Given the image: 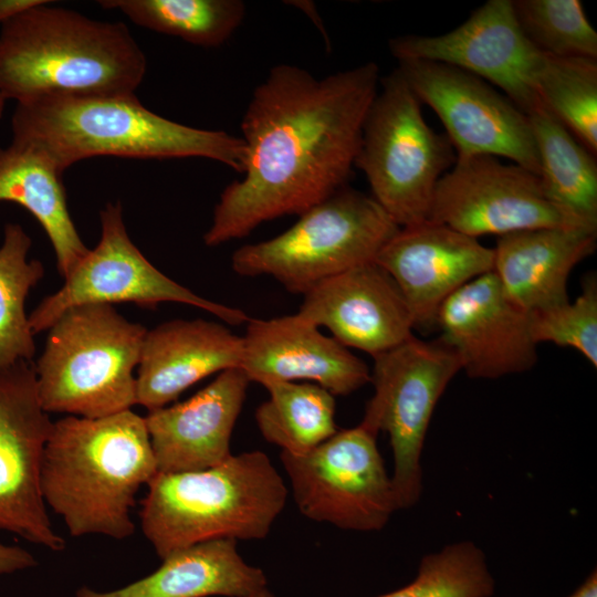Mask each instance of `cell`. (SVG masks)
Returning a JSON list of instances; mask_svg holds the SVG:
<instances>
[{"label":"cell","mask_w":597,"mask_h":597,"mask_svg":"<svg viewBox=\"0 0 597 597\" xmlns=\"http://www.w3.org/2000/svg\"><path fill=\"white\" fill-rule=\"evenodd\" d=\"M379 83L374 62L322 78L296 65L273 66L242 118L243 177L220 195L205 244L300 216L346 187Z\"/></svg>","instance_id":"1"},{"label":"cell","mask_w":597,"mask_h":597,"mask_svg":"<svg viewBox=\"0 0 597 597\" xmlns=\"http://www.w3.org/2000/svg\"><path fill=\"white\" fill-rule=\"evenodd\" d=\"M11 130L12 142L36 149L62 174L95 156L203 157L240 174L245 161L241 137L163 117L135 94H48L17 103Z\"/></svg>","instance_id":"2"},{"label":"cell","mask_w":597,"mask_h":597,"mask_svg":"<svg viewBox=\"0 0 597 597\" xmlns=\"http://www.w3.org/2000/svg\"><path fill=\"white\" fill-rule=\"evenodd\" d=\"M157 473L145 418L132 409L53 421L41 470L43 499L71 536L125 540L136 494Z\"/></svg>","instance_id":"3"},{"label":"cell","mask_w":597,"mask_h":597,"mask_svg":"<svg viewBox=\"0 0 597 597\" xmlns=\"http://www.w3.org/2000/svg\"><path fill=\"white\" fill-rule=\"evenodd\" d=\"M49 3L1 24L2 97L135 94L147 61L128 28Z\"/></svg>","instance_id":"4"},{"label":"cell","mask_w":597,"mask_h":597,"mask_svg":"<svg viewBox=\"0 0 597 597\" xmlns=\"http://www.w3.org/2000/svg\"><path fill=\"white\" fill-rule=\"evenodd\" d=\"M147 486L140 526L161 559L212 540H262L287 498L282 476L259 450L205 470L157 472Z\"/></svg>","instance_id":"5"},{"label":"cell","mask_w":597,"mask_h":597,"mask_svg":"<svg viewBox=\"0 0 597 597\" xmlns=\"http://www.w3.org/2000/svg\"><path fill=\"white\" fill-rule=\"evenodd\" d=\"M147 331L111 304H81L63 312L33 363L43 409L84 418L132 409L134 371Z\"/></svg>","instance_id":"6"},{"label":"cell","mask_w":597,"mask_h":597,"mask_svg":"<svg viewBox=\"0 0 597 597\" xmlns=\"http://www.w3.org/2000/svg\"><path fill=\"white\" fill-rule=\"evenodd\" d=\"M400 227L368 196L348 186L298 216L287 230L244 244L231 258L241 276H271L294 294L375 262Z\"/></svg>","instance_id":"7"},{"label":"cell","mask_w":597,"mask_h":597,"mask_svg":"<svg viewBox=\"0 0 597 597\" xmlns=\"http://www.w3.org/2000/svg\"><path fill=\"white\" fill-rule=\"evenodd\" d=\"M355 160L371 197L400 227L429 219L439 179L457 155L425 121L420 102L396 69L380 77Z\"/></svg>","instance_id":"8"},{"label":"cell","mask_w":597,"mask_h":597,"mask_svg":"<svg viewBox=\"0 0 597 597\" xmlns=\"http://www.w3.org/2000/svg\"><path fill=\"white\" fill-rule=\"evenodd\" d=\"M373 358L374 395L360 423L377 434L388 433L398 507L408 509L422 493L421 453L434 408L462 370L461 363L440 337L423 341L413 335Z\"/></svg>","instance_id":"9"},{"label":"cell","mask_w":597,"mask_h":597,"mask_svg":"<svg viewBox=\"0 0 597 597\" xmlns=\"http://www.w3.org/2000/svg\"><path fill=\"white\" fill-rule=\"evenodd\" d=\"M376 438L359 422L337 430L307 453L281 451L293 498L304 516L347 531L374 532L386 526L399 507Z\"/></svg>","instance_id":"10"},{"label":"cell","mask_w":597,"mask_h":597,"mask_svg":"<svg viewBox=\"0 0 597 597\" xmlns=\"http://www.w3.org/2000/svg\"><path fill=\"white\" fill-rule=\"evenodd\" d=\"M101 238L64 284L44 297L29 315L35 334L48 331L56 318L81 304L130 302L155 308L164 302L195 306L230 325L248 323L243 311L207 300L155 268L130 240L121 201L108 202L100 212Z\"/></svg>","instance_id":"11"},{"label":"cell","mask_w":597,"mask_h":597,"mask_svg":"<svg viewBox=\"0 0 597 597\" xmlns=\"http://www.w3.org/2000/svg\"><path fill=\"white\" fill-rule=\"evenodd\" d=\"M443 124L457 156L505 157L538 176L528 116L484 80L452 65L402 61L397 67Z\"/></svg>","instance_id":"12"},{"label":"cell","mask_w":597,"mask_h":597,"mask_svg":"<svg viewBox=\"0 0 597 597\" xmlns=\"http://www.w3.org/2000/svg\"><path fill=\"white\" fill-rule=\"evenodd\" d=\"M429 219L476 239L540 228L589 229L548 200L537 175L489 155L457 156L437 184Z\"/></svg>","instance_id":"13"},{"label":"cell","mask_w":597,"mask_h":597,"mask_svg":"<svg viewBox=\"0 0 597 597\" xmlns=\"http://www.w3.org/2000/svg\"><path fill=\"white\" fill-rule=\"evenodd\" d=\"M398 62L455 66L499 87L527 116L542 105L536 77L544 53L522 31L512 0H489L458 28L440 35L390 39Z\"/></svg>","instance_id":"14"},{"label":"cell","mask_w":597,"mask_h":597,"mask_svg":"<svg viewBox=\"0 0 597 597\" xmlns=\"http://www.w3.org/2000/svg\"><path fill=\"white\" fill-rule=\"evenodd\" d=\"M53 421L39 399L33 362L0 371V531L52 552L65 548L50 521L41 488Z\"/></svg>","instance_id":"15"},{"label":"cell","mask_w":597,"mask_h":597,"mask_svg":"<svg viewBox=\"0 0 597 597\" xmlns=\"http://www.w3.org/2000/svg\"><path fill=\"white\" fill-rule=\"evenodd\" d=\"M436 326L471 378L520 374L537 362L530 314L509 300L493 271L451 294L438 311Z\"/></svg>","instance_id":"16"},{"label":"cell","mask_w":597,"mask_h":597,"mask_svg":"<svg viewBox=\"0 0 597 597\" xmlns=\"http://www.w3.org/2000/svg\"><path fill=\"white\" fill-rule=\"evenodd\" d=\"M375 262L402 293L415 328H431L442 303L473 279L493 271V249L430 219L400 228Z\"/></svg>","instance_id":"17"},{"label":"cell","mask_w":597,"mask_h":597,"mask_svg":"<svg viewBox=\"0 0 597 597\" xmlns=\"http://www.w3.org/2000/svg\"><path fill=\"white\" fill-rule=\"evenodd\" d=\"M347 348L371 357L412 336V315L398 285L376 262L334 275L303 295L297 312Z\"/></svg>","instance_id":"18"},{"label":"cell","mask_w":597,"mask_h":597,"mask_svg":"<svg viewBox=\"0 0 597 597\" xmlns=\"http://www.w3.org/2000/svg\"><path fill=\"white\" fill-rule=\"evenodd\" d=\"M240 369L250 383L307 380L334 396H347L370 383L367 364L298 313L250 318Z\"/></svg>","instance_id":"19"},{"label":"cell","mask_w":597,"mask_h":597,"mask_svg":"<svg viewBox=\"0 0 597 597\" xmlns=\"http://www.w3.org/2000/svg\"><path fill=\"white\" fill-rule=\"evenodd\" d=\"M249 385L240 368L227 369L187 400L148 411L157 472L205 470L228 459Z\"/></svg>","instance_id":"20"},{"label":"cell","mask_w":597,"mask_h":597,"mask_svg":"<svg viewBox=\"0 0 597 597\" xmlns=\"http://www.w3.org/2000/svg\"><path fill=\"white\" fill-rule=\"evenodd\" d=\"M242 358V336L221 323L202 318L161 323L145 335L136 405L148 411L168 406L206 377L240 368Z\"/></svg>","instance_id":"21"},{"label":"cell","mask_w":597,"mask_h":597,"mask_svg":"<svg viewBox=\"0 0 597 597\" xmlns=\"http://www.w3.org/2000/svg\"><path fill=\"white\" fill-rule=\"evenodd\" d=\"M597 230L540 228L498 237L493 273L505 295L527 313L569 301L567 282L572 270L591 255Z\"/></svg>","instance_id":"22"},{"label":"cell","mask_w":597,"mask_h":597,"mask_svg":"<svg viewBox=\"0 0 597 597\" xmlns=\"http://www.w3.org/2000/svg\"><path fill=\"white\" fill-rule=\"evenodd\" d=\"M266 587L264 573L247 564L237 541L220 538L178 549L148 576L109 591L83 586L76 597H248Z\"/></svg>","instance_id":"23"},{"label":"cell","mask_w":597,"mask_h":597,"mask_svg":"<svg viewBox=\"0 0 597 597\" xmlns=\"http://www.w3.org/2000/svg\"><path fill=\"white\" fill-rule=\"evenodd\" d=\"M62 175L28 145L11 142L0 147V201L17 203L38 220L53 247L57 271L65 279L90 249L70 214Z\"/></svg>","instance_id":"24"},{"label":"cell","mask_w":597,"mask_h":597,"mask_svg":"<svg viewBox=\"0 0 597 597\" xmlns=\"http://www.w3.org/2000/svg\"><path fill=\"white\" fill-rule=\"evenodd\" d=\"M538 178L548 200L583 226L597 230V163L544 106L528 115Z\"/></svg>","instance_id":"25"},{"label":"cell","mask_w":597,"mask_h":597,"mask_svg":"<svg viewBox=\"0 0 597 597\" xmlns=\"http://www.w3.org/2000/svg\"><path fill=\"white\" fill-rule=\"evenodd\" d=\"M255 410L262 437L283 452L301 455L337 432L335 396L312 383L271 381Z\"/></svg>","instance_id":"26"},{"label":"cell","mask_w":597,"mask_h":597,"mask_svg":"<svg viewBox=\"0 0 597 597\" xmlns=\"http://www.w3.org/2000/svg\"><path fill=\"white\" fill-rule=\"evenodd\" d=\"M31 245L22 226H4L0 245V371L19 362H32L35 354L25 301L43 279L44 266L29 259Z\"/></svg>","instance_id":"27"},{"label":"cell","mask_w":597,"mask_h":597,"mask_svg":"<svg viewBox=\"0 0 597 597\" xmlns=\"http://www.w3.org/2000/svg\"><path fill=\"white\" fill-rule=\"evenodd\" d=\"M104 9L123 12L143 28L191 44L216 48L239 28L245 15L240 0H103Z\"/></svg>","instance_id":"28"},{"label":"cell","mask_w":597,"mask_h":597,"mask_svg":"<svg viewBox=\"0 0 597 597\" xmlns=\"http://www.w3.org/2000/svg\"><path fill=\"white\" fill-rule=\"evenodd\" d=\"M542 105L597 154V59L544 54L536 77Z\"/></svg>","instance_id":"29"},{"label":"cell","mask_w":597,"mask_h":597,"mask_svg":"<svg viewBox=\"0 0 597 597\" xmlns=\"http://www.w3.org/2000/svg\"><path fill=\"white\" fill-rule=\"evenodd\" d=\"M494 588L482 549L462 541L423 556L410 584L379 597H491Z\"/></svg>","instance_id":"30"},{"label":"cell","mask_w":597,"mask_h":597,"mask_svg":"<svg viewBox=\"0 0 597 597\" xmlns=\"http://www.w3.org/2000/svg\"><path fill=\"white\" fill-rule=\"evenodd\" d=\"M517 22L542 53L597 59V32L579 0H512Z\"/></svg>","instance_id":"31"},{"label":"cell","mask_w":597,"mask_h":597,"mask_svg":"<svg viewBox=\"0 0 597 597\" xmlns=\"http://www.w3.org/2000/svg\"><path fill=\"white\" fill-rule=\"evenodd\" d=\"M536 344L553 343L579 352L597 367V280L589 274L575 302L528 313Z\"/></svg>","instance_id":"32"},{"label":"cell","mask_w":597,"mask_h":597,"mask_svg":"<svg viewBox=\"0 0 597 597\" xmlns=\"http://www.w3.org/2000/svg\"><path fill=\"white\" fill-rule=\"evenodd\" d=\"M36 566L33 555L17 545L0 543V575H10Z\"/></svg>","instance_id":"33"},{"label":"cell","mask_w":597,"mask_h":597,"mask_svg":"<svg viewBox=\"0 0 597 597\" xmlns=\"http://www.w3.org/2000/svg\"><path fill=\"white\" fill-rule=\"evenodd\" d=\"M46 1L48 0H0V23L2 24Z\"/></svg>","instance_id":"34"},{"label":"cell","mask_w":597,"mask_h":597,"mask_svg":"<svg viewBox=\"0 0 597 597\" xmlns=\"http://www.w3.org/2000/svg\"><path fill=\"white\" fill-rule=\"evenodd\" d=\"M569 597H597V573H590L586 580Z\"/></svg>","instance_id":"35"},{"label":"cell","mask_w":597,"mask_h":597,"mask_svg":"<svg viewBox=\"0 0 597 597\" xmlns=\"http://www.w3.org/2000/svg\"><path fill=\"white\" fill-rule=\"evenodd\" d=\"M248 597H274V596L266 589V587H264Z\"/></svg>","instance_id":"36"},{"label":"cell","mask_w":597,"mask_h":597,"mask_svg":"<svg viewBox=\"0 0 597 597\" xmlns=\"http://www.w3.org/2000/svg\"><path fill=\"white\" fill-rule=\"evenodd\" d=\"M4 104H6V100L0 94V118H1V116L3 114V111H4Z\"/></svg>","instance_id":"37"}]
</instances>
